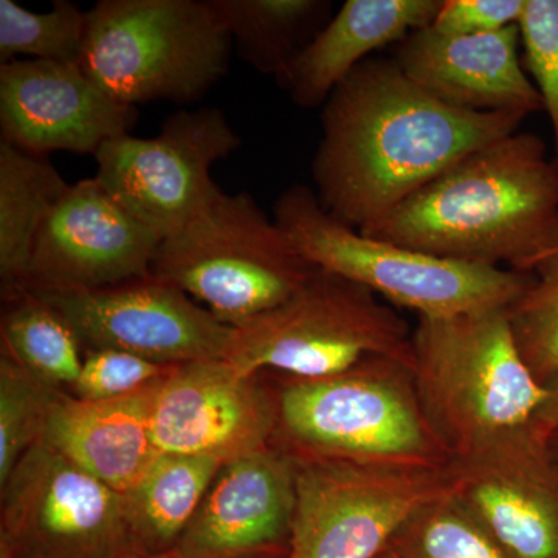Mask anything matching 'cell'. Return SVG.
<instances>
[{
  "instance_id": "6da1fadb",
  "label": "cell",
  "mask_w": 558,
  "mask_h": 558,
  "mask_svg": "<svg viewBox=\"0 0 558 558\" xmlns=\"http://www.w3.org/2000/svg\"><path fill=\"white\" fill-rule=\"evenodd\" d=\"M519 113L453 108L418 87L392 60L371 57L323 106L312 161L326 211L366 230L487 143L520 131Z\"/></svg>"
},
{
  "instance_id": "7a4b0ae2",
  "label": "cell",
  "mask_w": 558,
  "mask_h": 558,
  "mask_svg": "<svg viewBox=\"0 0 558 558\" xmlns=\"http://www.w3.org/2000/svg\"><path fill=\"white\" fill-rule=\"evenodd\" d=\"M362 233L442 259L531 271L558 248L556 165L538 135L512 132L470 153Z\"/></svg>"
},
{
  "instance_id": "3957f363",
  "label": "cell",
  "mask_w": 558,
  "mask_h": 558,
  "mask_svg": "<svg viewBox=\"0 0 558 558\" xmlns=\"http://www.w3.org/2000/svg\"><path fill=\"white\" fill-rule=\"evenodd\" d=\"M411 341L418 400L450 459L532 427L545 388L521 357L508 310L421 317Z\"/></svg>"
},
{
  "instance_id": "277c9868",
  "label": "cell",
  "mask_w": 558,
  "mask_h": 558,
  "mask_svg": "<svg viewBox=\"0 0 558 558\" xmlns=\"http://www.w3.org/2000/svg\"><path fill=\"white\" fill-rule=\"evenodd\" d=\"M289 379L277 389L274 444L293 458L399 468L450 464L407 363L369 357L336 376Z\"/></svg>"
},
{
  "instance_id": "5b68a950",
  "label": "cell",
  "mask_w": 558,
  "mask_h": 558,
  "mask_svg": "<svg viewBox=\"0 0 558 558\" xmlns=\"http://www.w3.org/2000/svg\"><path fill=\"white\" fill-rule=\"evenodd\" d=\"M274 213L311 266L363 286L418 318L509 310L532 281L531 271L442 259L366 236L329 215L310 186H290Z\"/></svg>"
},
{
  "instance_id": "8992f818",
  "label": "cell",
  "mask_w": 558,
  "mask_h": 558,
  "mask_svg": "<svg viewBox=\"0 0 558 558\" xmlns=\"http://www.w3.org/2000/svg\"><path fill=\"white\" fill-rule=\"evenodd\" d=\"M231 46L209 0H100L80 65L124 105L190 102L226 75Z\"/></svg>"
},
{
  "instance_id": "52a82bcc",
  "label": "cell",
  "mask_w": 558,
  "mask_h": 558,
  "mask_svg": "<svg viewBox=\"0 0 558 558\" xmlns=\"http://www.w3.org/2000/svg\"><path fill=\"white\" fill-rule=\"evenodd\" d=\"M314 270L248 193L220 190L196 218L161 240L150 277L236 329L284 303Z\"/></svg>"
},
{
  "instance_id": "ba28073f",
  "label": "cell",
  "mask_w": 558,
  "mask_h": 558,
  "mask_svg": "<svg viewBox=\"0 0 558 558\" xmlns=\"http://www.w3.org/2000/svg\"><path fill=\"white\" fill-rule=\"evenodd\" d=\"M413 329L391 304L317 269L284 303L234 329L227 360L247 374L322 379L369 357L413 366Z\"/></svg>"
},
{
  "instance_id": "9c48e42d",
  "label": "cell",
  "mask_w": 558,
  "mask_h": 558,
  "mask_svg": "<svg viewBox=\"0 0 558 558\" xmlns=\"http://www.w3.org/2000/svg\"><path fill=\"white\" fill-rule=\"evenodd\" d=\"M296 462V506L284 558H377L414 512L453 490L450 464Z\"/></svg>"
},
{
  "instance_id": "30bf717a",
  "label": "cell",
  "mask_w": 558,
  "mask_h": 558,
  "mask_svg": "<svg viewBox=\"0 0 558 558\" xmlns=\"http://www.w3.org/2000/svg\"><path fill=\"white\" fill-rule=\"evenodd\" d=\"M2 554L10 558H132L124 497L46 444L0 486Z\"/></svg>"
},
{
  "instance_id": "8fae6325",
  "label": "cell",
  "mask_w": 558,
  "mask_h": 558,
  "mask_svg": "<svg viewBox=\"0 0 558 558\" xmlns=\"http://www.w3.org/2000/svg\"><path fill=\"white\" fill-rule=\"evenodd\" d=\"M240 146L241 138L222 110H180L168 117L156 137L126 134L106 142L94 156L95 179L165 240L218 196L213 165Z\"/></svg>"
},
{
  "instance_id": "7c38bea8",
  "label": "cell",
  "mask_w": 558,
  "mask_h": 558,
  "mask_svg": "<svg viewBox=\"0 0 558 558\" xmlns=\"http://www.w3.org/2000/svg\"><path fill=\"white\" fill-rule=\"evenodd\" d=\"M31 292L68 319L84 351L120 349L185 365L227 359L234 336V328L185 292L153 277L105 289Z\"/></svg>"
},
{
  "instance_id": "4fadbf2b",
  "label": "cell",
  "mask_w": 558,
  "mask_h": 558,
  "mask_svg": "<svg viewBox=\"0 0 558 558\" xmlns=\"http://www.w3.org/2000/svg\"><path fill=\"white\" fill-rule=\"evenodd\" d=\"M260 373L227 359L185 363L157 389L150 429L160 453L230 462L271 446L278 429L277 391Z\"/></svg>"
},
{
  "instance_id": "5bb4252c",
  "label": "cell",
  "mask_w": 558,
  "mask_h": 558,
  "mask_svg": "<svg viewBox=\"0 0 558 558\" xmlns=\"http://www.w3.org/2000/svg\"><path fill=\"white\" fill-rule=\"evenodd\" d=\"M160 242L97 179L80 180L44 222L24 289H105L149 278Z\"/></svg>"
},
{
  "instance_id": "9a60e30c",
  "label": "cell",
  "mask_w": 558,
  "mask_h": 558,
  "mask_svg": "<svg viewBox=\"0 0 558 558\" xmlns=\"http://www.w3.org/2000/svg\"><path fill=\"white\" fill-rule=\"evenodd\" d=\"M453 495L513 558H558V459L534 427L450 459Z\"/></svg>"
},
{
  "instance_id": "2e32d148",
  "label": "cell",
  "mask_w": 558,
  "mask_h": 558,
  "mask_svg": "<svg viewBox=\"0 0 558 558\" xmlns=\"http://www.w3.org/2000/svg\"><path fill=\"white\" fill-rule=\"evenodd\" d=\"M138 110L101 89L68 62L16 60L0 64L2 142L38 156L53 150L95 154L131 134Z\"/></svg>"
},
{
  "instance_id": "e0dca14e",
  "label": "cell",
  "mask_w": 558,
  "mask_h": 558,
  "mask_svg": "<svg viewBox=\"0 0 558 558\" xmlns=\"http://www.w3.org/2000/svg\"><path fill=\"white\" fill-rule=\"evenodd\" d=\"M299 462L271 446L220 468L172 553L186 558H248L288 539Z\"/></svg>"
},
{
  "instance_id": "ac0fdd59",
  "label": "cell",
  "mask_w": 558,
  "mask_h": 558,
  "mask_svg": "<svg viewBox=\"0 0 558 558\" xmlns=\"http://www.w3.org/2000/svg\"><path fill=\"white\" fill-rule=\"evenodd\" d=\"M519 25L490 35H449L433 27L410 33L392 61L418 87L469 112L519 113L543 109L520 60Z\"/></svg>"
},
{
  "instance_id": "d6986e66",
  "label": "cell",
  "mask_w": 558,
  "mask_h": 558,
  "mask_svg": "<svg viewBox=\"0 0 558 558\" xmlns=\"http://www.w3.org/2000/svg\"><path fill=\"white\" fill-rule=\"evenodd\" d=\"M130 398L89 402L60 391L39 442L84 472L126 494L160 457L150 429L157 389Z\"/></svg>"
},
{
  "instance_id": "ffe728a7",
  "label": "cell",
  "mask_w": 558,
  "mask_h": 558,
  "mask_svg": "<svg viewBox=\"0 0 558 558\" xmlns=\"http://www.w3.org/2000/svg\"><path fill=\"white\" fill-rule=\"evenodd\" d=\"M442 0H348L277 80L295 105L325 106L371 54L435 21Z\"/></svg>"
},
{
  "instance_id": "44dd1931",
  "label": "cell",
  "mask_w": 558,
  "mask_h": 558,
  "mask_svg": "<svg viewBox=\"0 0 558 558\" xmlns=\"http://www.w3.org/2000/svg\"><path fill=\"white\" fill-rule=\"evenodd\" d=\"M223 464L216 458L161 453L146 475L123 494L137 556L168 553L178 545Z\"/></svg>"
},
{
  "instance_id": "7402d4cb",
  "label": "cell",
  "mask_w": 558,
  "mask_h": 558,
  "mask_svg": "<svg viewBox=\"0 0 558 558\" xmlns=\"http://www.w3.org/2000/svg\"><path fill=\"white\" fill-rule=\"evenodd\" d=\"M70 183L47 156L0 143V279L2 296L21 292L44 222Z\"/></svg>"
},
{
  "instance_id": "603a6c76",
  "label": "cell",
  "mask_w": 558,
  "mask_h": 558,
  "mask_svg": "<svg viewBox=\"0 0 558 558\" xmlns=\"http://www.w3.org/2000/svg\"><path fill=\"white\" fill-rule=\"evenodd\" d=\"M241 58L279 80L326 24L325 0H209Z\"/></svg>"
},
{
  "instance_id": "cb8c5ba5",
  "label": "cell",
  "mask_w": 558,
  "mask_h": 558,
  "mask_svg": "<svg viewBox=\"0 0 558 558\" xmlns=\"http://www.w3.org/2000/svg\"><path fill=\"white\" fill-rule=\"evenodd\" d=\"M2 348L47 387L70 392L84 348L60 312L31 290L3 299Z\"/></svg>"
},
{
  "instance_id": "d4e9b609",
  "label": "cell",
  "mask_w": 558,
  "mask_h": 558,
  "mask_svg": "<svg viewBox=\"0 0 558 558\" xmlns=\"http://www.w3.org/2000/svg\"><path fill=\"white\" fill-rule=\"evenodd\" d=\"M391 546L403 558H513L453 490L414 512Z\"/></svg>"
},
{
  "instance_id": "484cf974",
  "label": "cell",
  "mask_w": 558,
  "mask_h": 558,
  "mask_svg": "<svg viewBox=\"0 0 558 558\" xmlns=\"http://www.w3.org/2000/svg\"><path fill=\"white\" fill-rule=\"evenodd\" d=\"M87 11L57 0L47 13H35L13 0H0V62L31 60L80 64Z\"/></svg>"
},
{
  "instance_id": "4316f807",
  "label": "cell",
  "mask_w": 558,
  "mask_h": 558,
  "mask_svg": "<svg viewBox=\"0 0 558 558\" xmlns=\"http://www.w3.org/2000/svg\"><path fill=\"white\" fill-rule=\"evenodd\" d=\"M526 292L509 307L521 357L542 387L558 373V248L531 269Z\"/></svg>"
},
{
  "instance_id": "83f0119b",
  "label": "cell",
  "mask_w": 558,
  "mask_h": 558,
  "mask_svg": "<svg viewBox=\"0 0 558 558\" xmlns=\"http://www.w3.org/2000/svg\"><path fill=\"white\" fill-rule=\"evenodd\" d=\"M58 392L0 349V486L39 442Z\"/></svg>"
},
{
  "instance_id": "f1b7e54d",
  "label": "cell",
  "mask_w": 558,
  "mask_h": 558,
  "mask_svg": "<svg viewBox=\"0 0 558 558\" xmlns=\"http://www.w3.org/2000/svg\"><path fill=\"white\" fill-rule=\"evenodd\" d=\"M179 365H163L120 349H86L70 395L89 402L130 398L163 384Z\"/></svg>"
},
{
  "instance_id": "f546056e",
  "label": "cell",
  "mask_w": 558,
  "mask_h": 558,
  "mask_svg": "<svg viewBox=\"0 0 558 558\" xmlns=\"http://www.w3.org/2000/svg\"><path fill=\"white\" fill-rule=\"evenodd\" d=\"M519 31L526 72L548 112L558 157V0H526Z\"/></svg>"
},
{
  "instance_id": "4dcf8cb0",
  "label": "cell",
  "mask_w": 558,
  "mask_h": 558,
  "mask_svg": "<svg viewBox=\"0 0 558 558\" xmlns=\"http://www.w3.org/2000/svg\"><path fill=\"white\" fill-rule=\"evenodd\" d=\"M526 0H442L429 27L449 35H490L519 25Z\"/></svg>"
},
{
  "instance_id": "1f68e13d",
  "label": "cell",
  "mask_w": 558,
  "mask_h": 558,
  "mask_svg": "<svg viewBox=\"0 0 558 558\" xmlns=\"http://www.w3.org/2000/svg\"><path fill=\"white\" fill-rule=\"evenodd\" d=\"M545 399L535 414L532 427L539 435L549 438L558 432V373L545 385Z\"/></svg>"
},
{
  "instance_id": "d6a6232c",
  "label": "cell",
  "mask_w": 558,
  "mask_h": 558,
  "mask_svg": "<svg viewBox=\"0 0 558 558\" xmlns=\"http://www.w3.org/2000/svg\"><path fill=\"white\" fill-rule=\"evenodd\" d=\"M132 558H186L179 556V554L172 553V550H168V553L161 554H150V556H134ZM248 558H277L275 554H264V556L248 557Z\"/></svg>"
},
{
  "instance_id": "836d02e7",
  "label": "cell",
  "mask_w": 558,
  "mask_h": 558,
  "mask_svg": "<svg viewBox=\"0 0 558 558\" xmlns=\"http://www.w3.org/2000/svg\"><path fill=\"white\" fill-rule=\"evenodd\" d=\"M377 558H403V557L400 556L398 550H396L395 548H392L391 545H389V548L385 549L384 553H381L380 556Z\"/></svg>"
},
{
  "instance_id": "e575fe53",
  "label": "cell",
  "mask_w": 558,
  "mask_h": 558,
  "mask_svg": "<svg viewBox=\"0 0 558 558\" xmlns=\"http://www.w3.org/2000/svg\"><path fill=\"white\" fill-rule=\"evenodd\" d=\"M548 439L550 450H553V453L556 454V458L558 459V432L553 433V435H550Z\"/></svg>"
},
{
  "instance_id": "d590c367",
  "label": "cell",
  "mask_w": 558,
  "mask_h": 558,
  "mask_svg": "<svg viewBox=\"0 0 558 558\" xmlns=\"http://www.w3.org/2000/svg\"><path fill=\"white\" fill-rule=\"evenodd\" d=\"M554 165H556L557 172H558V157H554Z\"/></svg>"
},
{
  "instance_id": "8d00e7d4",
  "label": "cell",
  "mask_w": 558,
  "mask_h": 558,
  "mask_svg": "<svg viewBox=\"0 0 558 558\" xmlns=\"http://www.w3.org/2000/svg\"><path fill=\"white\" fill-rule=\"evenodd\" d=\"M0 558H10V557L3 556V554H2V556H0Z\"/></svg>"
}]
</instances>
